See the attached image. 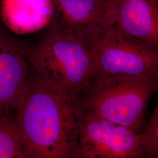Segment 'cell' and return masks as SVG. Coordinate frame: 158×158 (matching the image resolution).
I'll list each match as a JSON object with an SVG mask.
<instances>
[{
    "instance_id": "obj_1",
    "label": "cell",
    "mask_w": 158,
    "mask_h": 158,
    "mask_svg": "<svg viewBox=\"0 0 158 158\" xmlns=\"http://www.w3.org/2000/svg\"><path fill=\"white\" fill-rule=\"evenodd\" d=\"M15 119L25 158H80L77 109L72 98L33 73Z\"/></svg>"
},
{
    "instance_id": "obj_2",
    "label": "cell",
    "mask_w": 158,
    "mask_h": 158,
    "mask_svg": "<svg viewBox=\"0 0 158 158\" xmlns=\"http://www.w3.org/2000/svg\"><path fill=\"white\" fill-rule=\"evenodd\" d=\"M32 73L52 88L73 99L96 73L89 46L80 36L51 19L27 53Z\"/></svg>"
},
{
    "instance_id": "obj_3",
    "label": "cell",
    "mask_w": 158,
    "mask_h": 158,
    "mask_svg": "<svg viewBox=\"0 0 158 158\" xmlns=\"http://www.w3.org/2000/svg\"><path fill=\"white\" fill-rule=\"evenodd\" d=\"M158 90V70L141 76L96 73L73 99L79 110L141 132L151 98Z\"/></svg>"
},
{
    "instance_id": "obj_4",
    "label": "cell",
    "mask_w": 158,
    "mask_h": 158,
    "mask_svg": "<svg viewBox=\"0 0 158 158\" xmlns=\"http://www.w3.org/2000/svg\"><path fill=\"white\" fill-rule=\"evenodd\" d=\"M77 34L90 50L97 73L135 76L158 70V48L130 40L114 23Z\"/></svg>"
},
{
    "instance_id": "obj_5",
    "label": "cell",
    "mask_w": 158,
    "mask_h": 158,
    "mask_svg": "<svg viewBox=\"0 0 158 158\" xmlns=\"http://www.w3.org/2000/svg\"><path fill=\"white\" fill-rule=\"evenodd\" d=\"M80 158H141L145 155L137 133L79 110Z\"/></svg>"
},
{
    "instance_id": "obj_6",
    "label": "cell",
    "mask_w": 158,
    "mask_h": 158,
    "mask_svg": "<svg viewBox=\"0 0 158 158\" xmlns=\"http://www.w3.org/2000/svg\"><path fill=\"white\" fill-rule=\"evenodd\" d=\"M29 46L12 35L0 19V116L17 111L28 89Z\"/></svg>"
},
{
    "instance_id": "obj_7",
    "label": "cell",
    "mask_w": 158,
    "mask_h": 158,
    "mask_svg": "<svg viewBox=\"0 0 158 158\" xmlns=\"http://www.w3.org/2000/svg\"><path fill=\"white\" fill-rule=\"evenodd\" d=\"M114 24L130 40L158 48V0H118Z\"/></svg>"
},
{
    "instance_id": "obj_8",
    "label": "cell",
    "mask_w": 158,
    "mask_h": 158,
    "mask_svg": "<svg viewBox=\"0 0 158 158\" xmlns=\"http://www.w3.org/2000/svg\"><path fill=\"white\" fill-rule=\"evenodd\" d=\"M52 19L63 28L79 33L114 23L118 0H51Z\"/></svg>"
},
{
    "instance_id": "obj_9",
    "label": "cell",
    "mask_w": 158,
    "mask_h": 158,
    "mask_svg": "<svg viewBox=\"0 0 158 158\" xmlns=\"http://www.w3.org/2000/svg\"><path fill=\"white\" fill-rule=\"evenodd\" d=\"M46 0H0V19L6 27L13 32H22L30 30L40 23L42 17L37 14L39 13L44 17H48L50 11L39 9L48 10V2L40 4Z\"/></svg>"
},
{
    "instance_id": "obj_10",
    "label": "cell",
    "mask_w": 158,
    "mask_h": 158,
    "mask_svg": "<svg viewBox=\"0 0 158 158\" xmlns=\"http://www.w3.org/2000/svg\"><path fill=\"white\" fill-rule=\"evenodd\" d=\"M0 158H25L19 126L9 114L0 116Z\"/></svg>"
},
{
    "instance_id": "obj_11",
    "label": "cell",
    "mask_w": 158,
    "mask_h": 158,
    "mask_svg": "<svg viewBox=\"0 0 158 158\" xmlns=\"http://www.w3.org/2000/svg\"><path fill=\"white\" fill-rule=\"evenodd\" d=\"M136 134L145 157L158 158V106L153 110L145 125V128Z\"/></svg>"
}]
</instances>
